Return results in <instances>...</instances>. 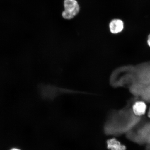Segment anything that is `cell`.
Masks as SVG:
<instances>
[{"label": "cell", "mask_w": 150, "mask_h": 150, "mask_svg": "<svg viewBox=\"0 0 150 150\" xmlns=\"http://www.w3.org/2000/svg\"><path fill=\"white\" fill-rule=\"evenodd\" d=\"M64 6L65 9L62 16L65 19H71L79 12V5L76 0H65Z\"/></svg>", "instance_id": "obj_1"}, {"label": "cell", "mask_w": 150, "mask_h": 150, "mask_svg": "<svg viewBox=\"0 0 150 150\" xmlns=\"http://www.w3.org/2000/svg\"><path fill=\"white\" fill-rule=\"evenodd\" d=\"M124 27V23L122 20L120 19H114L111 21L109 24L110 31L114 34L122 32Z\"/></svg>", "instance_id": "obj_2"}, {"label": "cell", "mask_w": 150, "mask_h": 150, "mask_svg": "<svg viewBox=\"0 0 150 150\" xmlns=\"http://www.w3.org/2000/svg\"><path fill=\"white\" fill-rule=\"evenodd\" d=\"M46 91L48 92V98H54L57 96L62 93H73V91L70 90L59 88L54 86H48L46 88Z\"/></svg>", "instance_id": "obj_3"}, {"label": "cell", "mask_w": 150, "mask_h": 150, "mask_svg": "<svg viewBox=\"0 0 150 150\" xmlns=\"http://www.w3.org/2000/svg\"><path fill=\"white\" fill-rule=\"evenodd\" d=\"M147 109L145 103L142 101H138L133 106V111L136 115L141 116L145 114Z\"/></svg>", "instance_id": "obj_4"}, {"label": "cell", "mask_w": 150, "mask_h": 150, "mask_svg": "<svg viewBox=\"0 0 150 150\" xmlns=\"http://www.w3.org/2000/svg\"><path fill=\"white\" fill-rule=\"evenodd\" d=\"M108 149L111 150H125L126 147L122 145L115 139L108 140L107 142Z\"/></svg>", "instance_id": "obj_5"}, {"label": "cell", "mask_w": 150, "mask_h": 150, "mask_svg": "<svg viewBox=\"0 0 150 150\" xmlns=\"http://www.w3.org/2000/svg\"><path fill=\"white\" fill-rule=\"evenodd\" d=\"M147 42L148 45L150 47V33L148 36Z\"/></svg>", "instance_id": "obj_6"}, {"label": "cell", "mask_w": 150, "mask_h": 150, "mask_svg": "<svg viewBox=\"0 0 150 150\" xmlns=\"http://www.w3.org/2000/svg\"><path fill=\"white\" fill-rule=\"evenodd\" d=\"M9 150H21L20 149H18V148H13Z\"/></svg>", "instance_id": "obj_7"}, {"label": "cell", "mask_w": 150, "mask_h": 150, "mask_svg": "<svg viewBox=\"0 0 150 150\" xmlns=\"http://www.w3.org/2000/svg\"><path fill=\"white\" fill-rule=\"evenodd\" d=\"M148 117L150 118V108L149 109V112H148Z\"/></svg>", "instance_id": "obj_8"}]
</instances>
